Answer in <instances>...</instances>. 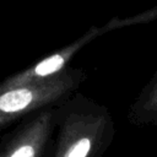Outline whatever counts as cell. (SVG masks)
<instances>
[{
	"label": "cell",
	"mask_w": 157,
	"mask_h": 157,
	"mask_svg": "<svg viewBox=\"0 0 157 157\" xmlns=\"http://www.w3.org/2000/svg\"><path fill=\"white\" fill-rule=\"evenodd\" d=\"M114 136L109 109L77 91L55 107V131L45 157H103Z\"/></svg>",
	"instance_id": "cell-1"
},
{
	"label": "cell",
	"mask_w": 157,
	"mask_h": 157,
	"mask_svg": "<svg viewBox=\"0 0 157 157\" xmlns=\"http://www.w3.org/2000/svg\"><path fill=\"white\" fill-rule=\"evenodd\" d=\"M87 74L82 67L64 70L38 82L20 86H0V134L32 113L55 107L77 92Z\"/></svg>",
	"instance_id": "cell-2"
},
{
	"label": "cell",
	"mask_w": 157,
	"mask_h": 157,
	"mask_svg": "<svg viewBox=\"0 0 157 157\" xmlns=\"http://www.w3.org/2000/svg\"><path fill=\"white\" fill-rule=\"evenodd\" d=\"M156 18H157V4L148 10L135 13L132 16H128V17L114 16L102 26H91L81 37H78L74 42L66 44L65 47L55 50L54 53L47 56L40 58L38 61L25 67L23 70L5 77L0 82V86L11 87V86H20L25 83L45 80L47 77L56 75L58 72L64 70L66 66H69V63L74 59V56L81 49H83V47H86L88 43L94 40L97 37L103 36L110 31L120 29L124 27L150 23Z\"/></svg>",
	"instance_id": "cell-3"
},
{
	"label": "cell",
	"mask_w": 157,
	"mask_h": 157,
	"mask_svg": "<svg viewBox=\"0 0 157 157\" xmlns=\"http://www.w3.org/2000/svg\"><path fill=\"white\" fill-rule=\"evenodd\" d=\"M55 107L32 113L0 134V157H45L55 131Z\"/></svg>",
	"instance_id": "cell-4"
},
{
	"label": "cell",
	"mask_w": 157,
	"mask_h": 157,
	"mask_svg": "<svg viewBox=\"0 0 157 157\" xmlns=\"http://www.w3.org/2000/svg\"><path fill=\"white\" fill-rule=\"evenodd\" d=\"M126 118L135 126L157 125V71L129 105Z\"/></svg>",
	"instance_id": "cell-5"
}]
</instances>
